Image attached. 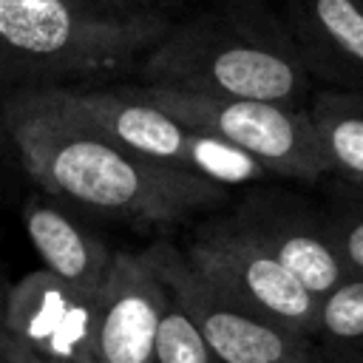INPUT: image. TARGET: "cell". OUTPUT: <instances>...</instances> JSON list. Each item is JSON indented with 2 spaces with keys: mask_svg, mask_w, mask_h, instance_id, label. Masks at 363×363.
<instances>
[{
  "mask_svg": "<svg viewBox=\"0 0 363 363\" xmlns=\"http://www.w3.org/2000/svg\"><path fill=\"white\" fill-rule=\"evenodd\" d=\"M11 150L26 173L54 199L125 218L173 224L227 199V187L136 156L74 111L60 88L3 96Z\"/></svg>",
  "mask_w": 363,
  "mask_h": 363,
  "instance_id": "1",
  "label": "cell"
},
{
  "mask_svg": "<svg viewBox=\"0 0 363 363\" xmlns=\"http://www.w3.org/2000/svg\"><path fill=\"white\" fill-rule=\"evenodd\" d=\"M170 28V0H0V99L136 71Z\"/></svg>",
  "mask_w": 363,
  "mask_h": 363,
  "instance_id": "2",
  "label": "cell"
},
{
  "mask_svg": "<svg viewBox=\"0 0 363 363\" xmlns=\"http://www.w3.org/2000/svg\"><path fill=\"white\" fill-rule=\"evenodd\" d=\"M136 71L145 85L284 105H298L309 88V65L295 43L235 17L173 23Z\"/></svg>",
  "mask_w": 363,
  "mask_h": 363,
  "instance_id": "3",
  "label": "cell"
},
{
  "mask_svg": "<svg viewBox=\"0 0 363 363\" xmlns=\"http://www.w3.org/2000/svg\"><path fill=\"white\" fill-rule=\"evenodd\" d=\"M136 91L193 130L216 133L258 159L267 173L312 182L329 173V162L312 128L309 111L284 102L207 96L164 85H136Z\"/></svg>",
  "mask_w": 363,
  "mask_h": 363,
  "instance_id": "4",
  "label": "cell"
},
{
  "mask_svg": "<svg viewBox=\"0 0 363 363\" xmlns=\"http://www.w3.org/2000/svg\"><path fill=\"white\" fill-rule=\"evenodd\" d=\"M142 252L176 303L193 318L218 363H332L318 340L272 323L218 292L173 244L156 241Z\"/></svg>",
  "mask_w": 363,
  "mask_h": 363,
  "instance_id": "5",
  "label": "cell"
},
{
  "mask_svg": "<svg viewBox=\"0 0 363 363\" xmlns=\"http://www.w3.org/2000/svg\"><path fill=\"white\" fill-rule=\"evenodd\" d=\"M184 258L244 309L315 340L320 298L272 258L241 218L201 230L184 250Z\"/></svg>",
  "mask_w": 363,
  "mask_h": 363,
  "instance_id": "6",
  "label": "cell"
},
{
  "mask_svg": "<svg viewBox=\"0 0 363 363\" xmlns=\"http://www.w3.org/2000/svg\"><path fill=\"white\" fill-rule=\"evenodd\" d=\"M99 292L79 289L48 269L9 286L3 332L51 363H96Z\"/></svg>",
  "mask_w": 363,
  "mask_h": 363,
  "instance_id": "7",
  "label": "cell"
},
{
  "mask_svg": "<svg viewBox=\"0 0 363 363\" xmlns=\"http://www.w3.org/2000/svg\"><path fill=\"white\" fill-rule=\"evenodd\" d=\"M170 289L145 252H116L99 289L96 363H153Z\"/></svg>",
  "mask_w": 363,
  "mask_h": 363,
  "instance_id": "8",
  "label": "cell"
},
{
  "mask_svg": "<svg viewBox=\"0 0 363 363\" xmlns=\"http://www.w3.org/2000/svg\"><path fill=\"white\" fill-rule=\"evenodd\" d=\"M62 99L136 156L187 170L193 128L133 88H60Z\"/></svg>",
  "mask_w": 363,
  "mask_h": 363,
  "instance_id": "9",
  "label": "cell"
},
{
  "mask_svg": "<svg viewBox=\"0 0 363 363\" xmlns=\"http://www.w3.org/2000/svg\"><path fill=\"white\" fill-rule=\"evenodd\" d=\"M23 227L43 261V269L79 289H102L116 252L88 233L77 218H71L60 204L31 196L23 204Z\"/></svg>",
  "mask_w": 363,
  "mask_h": 363,
  "instance_id": "10",
  "label": "cell"
},
{
  "mask_svg": "<svg viewBox=\"0 0 363 363\" xmlns=\"http://www.w3.org/2000/svg\"><path fill=\"white\" fill-rule=\"evenodd\" d=\"M303 62L323 77L363 88V0H295Z\"/></svg>",
  "mask_w": 363,
  "mask_h": 363,
  "instance_id": "11",
  "label": "cell"
},
{
  "mask_svg": "<svg viewBox=\"0 0 363 363\" xmlns=\"http://www.w3.org/2000/svg\"><path fill=\"white\" fill-rule=\"evenodd\" d=\"M241 224L312 295L323 298L349 278V269L335 250L323 221H312L289 210H261L252 216H241Z\"/></svg>",
  "mask_w": 363,
  "mask_h": 363,
  "instance_id": "12",
  "label": "cell"
},
{
  "mask_svg": "<svg viewBox=\"0 0 363 363\" xmlns=\"http://www.w3.org/2000/svg\"><path fill=\"white\" fill-rule=\"evenodd\" d=\"M309 119L329 170L363 187V96L349 91H320L312 99Z\"/></svg>",
  "mask_w": 363,
  "mask_h": 363,
  "instance_id": "13",
  "label": "cell"
},
{
  "mask_svg": "<svg viewBox=\"0 0 363 363\" xmlns=\"http://www.w3.org/2000/svg\"><path fill=\"white\" fill-rule=\"evenodd\" d=\"M315 340L332 363H363V275H349L320 298Z\"/></svg>",
  "mask_w": 363,
  "mask_h": 363,
  "instance_id": "14",
  "label": "cell"
},
{
  "mask_svg": "<svg viewBox=\"0 0 363 363\" xmlns=\"http://www.w3.org/2000/svg\"><path fill=\"white\" fill-rule=\"evenodd\" d=\"M187 170L196 176H204L210 182H218L224 187L258 182L267 176V167L258 159H252L247 150H241L233 142H227L216 133H207V130H193Z\"/></svg>",
  "mask_w": 363,
  "mask_h": 363,
  "instance_id": "15",
  "label": "cell"
},
{
  "mask_svg": "<svg viewBox=\"0 0 363 363\" xmlns=\"http://www.w3.org/2000/svg\"><path fill=\"white\" fill-rule=\"evenodd\" d=\"M153 363H218V357L210 352L207 340L201 337L199 326L176 303L173 295H170V303L159 323Z\"/></svg>",
  "mask_w": 363,
  "mask_h": 363,
  "instance_id": "16",
  "label": "cell"
},
{
  "mask_svg": "<svg viewBox=\"0 0 363 363\" xmlns=\"http://www.w3.org/2000/svg\"><path fill=\"white\" fill-rule=\"evenodd\" d=\"M335 250L340 252L349 275H363V207L337 210L323 221Z\"/></svg>",
  "mask_w": 363,
  "mask_h": 363,
  "instance_id": "17",
  "label": "cell"
},
{
  "mask_svg": "<svg viewBox=\"0 0 363 363\" xmlns=\"http://www.w3.org/2000/svg\"><path fill=\"white\" fill-rule=\"evenodd\" d=\"M0 363H51V360L37 357V354L28 352L23 343H17L9 332L0 329Z\"/></svg>",
  "mask_w": 363,
  "mask_h": 363,
  "instance_id": "18",
  "label": "cell"
},
{
  "mask_svg": "<svg viewBox=\"0 0 363 363\" xmlns=\"http://www.w3.org/2000/svg\"><path fill=\"white\" fill-rule=\"evenodd\" d=\"M11 150V142H9V130H6V119H3V99H0V153Z\"/></svg>",
  "mask_w": 363,
  "mask_h": 363,
  "instance_id": "19",
  "label": "cell"
},
{
  "mask_svg": "<svg viewBox=\"0 0 363 363\" xmlns=\"http://www.w3.org/2000/svg\"><path fill=\"white\" fill-rule=\"evenodd\" d=\"M6 301H9V286L0 278V326H3V315H6Z\"/></svg>",
  "mask_w": 363,
  "mask_h": 363,
  "instance_id": "20",
  "label": "cell"
},
{
  "mask_svg": "<svg viewBox=\"0 0 363 363\" xmlns=\"http://www.w3.org/2000/svg\"><path fill=\"white\" fill-rule=\"evenodd\" d=\"M230 3H233V0H230Z\"/></svg>",
  "mask_w": 363,
  "mask_h": 363,
  "instance_id": "21",
  "label": "cell"
}]
</instances>
